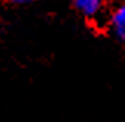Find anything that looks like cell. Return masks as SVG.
<instances>
[{
	"instance_id": "1",
	"label": "cell",
	"mask_w": 125,
	"mask_h": 122,
	"mask_svg": "<svg viewBox=\"0 0 125 122\" xmlns=\"http://www.w3.org/2000/svg\"><path fill=\"white\" fill-rule=\"evenodd\" d=\"M110 26L116 39L125 43V2L116 6V9L113 11L110 17Z\"/></svg>"
},
{
	"instance_id": "2",
	"label": "cell",
	"mask_w": 125,
	"mask_h": 122,
	"mask_svg": "<svg viewBox=\"0 0 125 122\" xmlns=\"http://www.w3.org/2000/svg\"><path fill=\"white\" fill-rule=\"evenodd\" d=\"M73 2L76 9L88 19L96 17L102 9V0H73Z\"/></svg>"
},
{
	"instance_id": "3",
	"label": "cell",
	"mask_w": 125,
	"mask_h": 122,
	"mask_svg": "<svg viewBox=\"0 0 125 122\" xmlns=\"http://www.w3.org/2000/svg\"><path fill=\"white\" fill-rule=\"evenodd\" d=\"M11 3H16V5H25V3H30L32 0H9Z\"/></svg>"
}]
</instances>
